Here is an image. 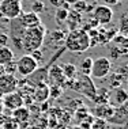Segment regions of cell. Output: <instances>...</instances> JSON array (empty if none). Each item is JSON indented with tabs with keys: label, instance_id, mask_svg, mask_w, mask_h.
I'll use <instances>...</instances> for the list:
<instances>
[{
	"label": "cell",
	"instance_id": "7402d4cb",
	"mask_svg": "<svg viewBox=\"0 0 128 129\" xmlns=\"http://www.w3.org/2000/svg\"><path fill=\"white\" fill-rule=\"evenodd\" d=\"M30 8H32V12H34V14L44 12V11H45V3L41 2V0H36V2L32 3Z\"/></svg>",
	"mask_w": 128,
	"mask_h": 129
},
{
	"label": "cell",
	"instance_id": "5b68a950",
	"mask_svg": "<svg viewBox=\"0 0 128 129\" xmlns=\"http://www.w3.org/2000/svg\"><path fill=\"white\" fill-rule=\"evenodd\" d=\"M110 69H112V62L108 57H98L93 60L91 64V71H90V76L94 79H104L109 76Z\"/></svg>",
	"mask_w": 128,
	"mask_h": 129
},
{
	"label": "cell",
	"instance_id": "9a60e30c",
	"mask_svg": "<svg viewBox=\"0 0 128 129\" xmlns=\"http://www.w3.org/2000/svg\"><path fill=\"white\" fill-rule=\"evenodd\" d=\"M30 110L27 109V107H19V109L14 110L12 111V120L15 121L16 124L19 125H27L30 122Z\"/></svg>",
	"mask_w": 128,
	"mask_h": 129
},
{
	"label": "cell",
	"instance_id": "cb8c5ba5",
	"mask_svg": "<svg viewBox=\"0 0 128 129\" xmlns=\"http://www.w3.org/2000/svg\"><path fill=\"white\" fill-rule=\"evenodd\" d=\"M128 19H127V14H123L121 15V19H120V27L117 30H120V34L125 36L127 34V30H128Z\"/></svg>",
	"mask_w": 128,
	"mask_h": 129
},
{
	"label": "cell",
	"instance_id": "d6a6232c",
	"mask_svg": "<svg viewBox=\"0 0 128 129\" xmlns=\"http://www.w3.org/2000/svg\"><path fill=\"white\" fill-rule=\"evenodd\" d=\"M68 129H81V126H70Z\"/></svg>",
	"mask_w": 128,
	"mask_h": 129
},
{
	"label": "cell",
	"instance_id": "484cf974",
	"mask_svg": "<svg viewBox=\"0 0 128 129\" xmlns=\"http://www.w3.org/2000/svg\"><path fill=\"white\" fill-rule=\"evenodd\" d=\"M87 4H89V3L86 2V0H76V2H75L72 6H74L75 11H78V12L82 14V12L86 11V7H87Z\"/></svg>",
	"mask_w": 128,
	"mask_h": 129
},
{
	"label": "cell",
	"instance_id": "4fadbf2b",
	"mask_svg": "<svg viewBox=\"0 0 128 129\" xmlns=\"http://www.w3.org/2000/svg\"><path fill=\"white\" fill-rule=\"evenodd\" d=\"M128 99L127 91L124 88H115L112 91V94L109 95V105H112L113 107L121 106V105H125Z\"/></svg>",
	"mask_w": 128,
	"mask_h": 129
},
{
	"label": "cell",
	"instance_id": "83f0119b",
	"mask_svg": "<svg viewBox=\"0 0 128 129\" xmlns=\"http://www.w3.org/2000/svg\"><path fill=\"white\" fill-rule=\"evenodd\" d=\"M30 56H32V57L34 58V60H36L37 62H40V61H42V53H41V50L40 49H37V50H34V52H32V53H30Z\"/></svg>",
	"mask_w": 128,
	"mask_h": 129
},
{
	"label": "cell",
	"instance_id": "ba28073f",
	"mask_svg": "<svg viewBox=\"0 0 128 129\" xmlns=\"http://www.w3.org/2000/svg\"><path fill=\"white\" fill-rule=\"evenodd\" d=\"M25 101H23V96L20 92H10V94H6L2 99V105H3V109H7V110H16L19 107L23 106Z\"/></svg>",
	"mask_w": 128,
	"mask_h": 129
},
{
	"label": "cell",
	"instance_id": "8992f818",
	"mask_svg": "<svg viewBox=\"0 0 128 129\" xmlns=\"http://www.w3.org/2000/svg\"><path fill=\"white\" fill-rule=\"evenodd\" d=\"M36 69H38V62L30 54H23L16 61V74H19L23 78H29L36 72Z\"/></svg>",
	"mask_w": 128,
	"mask_h": 129
},
{
	"label": "cell",
	"instance_id": "e575fe53",
	"mask_svg": "<svg viewBox=\"0 0 128 129\" xmlns=\"http://www.w3.org/2000/svg\"><path fill=\"white\" fill-rule=\"evenodd\" d=\"M0 2H2V0H0Z\"/></svg>",
	"mask_w": 128,
	"mask_h": 129
},
{
	"label": "cell",
	"instance_id": "7a4b0ae2",
	"mask_svg": "<svg viewBox=\"0 0 128 129\" xmlns=\"http://www.w3.org/2000/svg\"><path fill=\"white\" fill-rule=\"evenodd\" d=\"M64 49L70 50L72 53H82L90 49V37L87 31L82 29L71 30L65 36L64 40Z\"/></svg>",
	"mask_w": 128,
	"mask_h": 129
},
{
	"label": "cell",
	"instance_id": "2e32d148",
	"mask_svg": "<svg viewBox=\"0 0 128 129\" xmlns=\"http://www.w3.org/2000/svg\"><path fill=\"white\" fill-rule=\"evenodd\" d=\"M49 87H48L45 83H37L36 84V88L33 91V98L36 102H45L49 96Z\"/></svg>",
	"mask_w": 128,
	"mask_h": 129
},
{
	"label": "cell",
	"instance_id": "4316f807",
	"mask_svg": "<svg viewBox=\"0 0 128 129\" xmlns=\"http://www.w3.org/2000/svg\"><path fill=\"white\" fill-rule=\"evenodd\" d=\"M8 42H10L8 34H6L4 31L0 30V46H8Z\"/></svg>",
	"mask_w": 128,
	"mask_h": 129
},
{
	"label": "cell",
	"instance_id": "6da1fadb",
	"mask_svg": "<svg viewBox=\"0 0 128 129\" xmlns=\"http://www.w3.org/2000/svg\"><path fill=\"white\" fill-rule=\"evenodd\" d=\"M45 34L46 30L42 25L32 27V29H25L20 36V45H22V50L32 53V52L41 49L44 41H45Z\"/></svg>",
	"mask_w": 128,
	"mask_h": 129
},
{
	"label": "cell",
	"instance_id": "30bf717a",
	"mask_svg": "<svg viewBox=\"0 0 128 129\" xmlns=\"http://www.w3.org/2000/svg\"><path fill=\"white\" fill-rule=\"evenodd\" d=\"M46 78L50 82V87H61L67 82L60 65H52L49 69V74H46Z\"/></svg>",
	"mask_w": 128,
	"mask_h": 129
},
{
	"label": "cell",
	"instance_id": "4dcf8cb0",
	"mask_svg": "<svg viewBox=\"0 0 128 129\" xmlns=\"http://www.w3.org/2000/svg\"><path fill=\"white\" fill-rule=\"evenodd\" d=\"M49 2H50V4L53 6V7H56V8H59V7H61V6H63L64 0H49Z\"/></svg>",
	"mask_w": 128,
	"mask_h": 129
},
{
	"label": "cell",
	"instance_id": "1f68e13d",
	"mask_svg": "<svg viewBox=\"0 0 128 129\" xmlns=\"http://www.w3.org/2000/svg\"><path fill=\"white\" fill-rule=\"evenodd\" d=\"M75 2H76V0H64V3H67L68 6H72Z\"/></svg>",
	"mask_w": 128,
	"mask_h": 129
},
{
	"label": "cell",
	"instance_id": "7c38bea8",
	"mask_svg": "<svg viewBox=\"0 0 128 129\" xmlns=\"http://www.w3.org/2000/svg\"><path fill=\"white\" fill-rule=\"evenodd\" d=\"M127 117H128V110H127V103H125V105H121V106L115 107V111H113L112 117L108 120V122L113 125H125Z\"/></svg>",
	"mask_w": 128,
	"mask_h": 129
},
{
	"label": "cell",
	"instance_id": "52a82bcc",
	"mask_svg": "<svg viewBox=\"0 0 128 129\" xmlns=\"http://www.w3.org/2000/svg\"><path fill=\"white\" fill-rule=\"evenodd\" d=\"M93 18L98 22L99 26L108 25L113 19V10L108 6H104V4L95 6L94 10H93Z\"/></svg>",
	"mask_w": 128,
	"mask_h": 129
},
{
	"label": "cell",
	"instance_id": "44dd1931",
	"mask_svg": "<svg viewBox=\"0 0 128 129\" xmlns=\"http://www.w3.org/2000/svg\"><path fill=\"white\" fill-rule=\"evenodd\" d=\"M68 11H70V10H65V8H63V7H59V8L56 10V12H55V19H56V22L59 23V25H61V23L65 22Z\"/></svg>",
	"mask_w": 128,
	"mask_h": 129
},
{
	"label": "cell",
	"instance_id": "8fae6325",
	"mask_svg": "<svg viewBox=\"0 0 128 129\" xmlns=\"http://www.w3.org/2000/svg\"><path fill=\"white\" fill-rule=\"evenodd\" d=\"M18 20H19V25L23 29H32V27H37L41 25V19H40L38 14H34L32 11L20 14L18 16Z\"/></svg>",
	"mask_w": 128,
	"mask_h": 129
},
{
	"label": "cell",
	"instance_id": "f1b7e54d",
	"mask_svg": "<svg viewBox=\"0 0 128 129\" xmlns=\"http://www.w3.org/2000/svg\"><path fill=\"white\" fill-rule=\"evenodd\" d=\"M10 122H11V124H10V125H8V124H7V122H6L4 125H3V129H16V128H18V126H19V125H18V124H16V122H15V121H14V120H12V118H11V120H10Z\"/></svg>",
	"mask_w": 128,
	"mask_h": 129
},
{
	"label": "cell",
	"instance_id": "d4e9b609",
	"mask_svg": "<svg viewBox=\"0 0 128 129\" xmlns=\"http://www.w3.org/2000/svg\"><path fill=\"white\" fill-rule=\"evenodd\" d=\"M112 41H115L117 46H121V48H127V37L125 36H123V34H119L117 33L115 37H113V40Z\"/></svg>",
	"mask_w": 128,
	"mask_h": 129
},
{
	"label": "cell",
	"instance_id": "836d02e7",
	"mask_svg": "<svg viewBox=\"0 0 128 129\" xmlns=\"http://www.w3.org/2000/svg\"><path fill=\"white\" fill-rule=\"evenodd\" d=\"M3 111V105H2V102H0V113Z\"/></svg>",
	"mask_w": 128,
	"mask_h": 129
},
{
	"label": "cell",
	"instance_id": "ac0fdd59",
	"mask_svg": "<svg viewBox=\"0 0 128 129\" xmlns=\"http://www.w3.org/2000/svg\"><path fill=\"white\" fill-rule=\"evenodd\" d=\"M61 67V71H63V75L65 80H72L76 78L78 75V68L75 64H72V62H65V64L60 65Z\"/></svg>",
	"mask_w": 128,
	"mask_h": 129
},
{
	"label": "cell",
	"instance_id": "ffe728a7",
	"mask_svg": "<svg viewBox=\"0 0 128 129\" xmlns=\"http://www.w3.org/2000/svg\"><path fill=\"white\" fill-rule=\"evenodd\" d=\"M91 64H93V58L91 57H86L85 60H82L79 69H81L82 75H89L90 76V71H91Z\"/></svg>",
	"mask_w": 128,
	"mask_h": 129
},
{
	"label": "cell",
	"instance_id": "603a6c76",
	"mask_svg": "<svg viewBox=\"0 0 128 129\" xmlns=\"http://www.w3.org/2000/svg\"><path fill=\"white\" fill-rule=\"evenodd\" d=\"M3 71H4V74H10V75L16 74V61H10L6 65H3Z\"/></svg>",
	"mask_w": 128,
	"mask_h": 129
},
{
	"label": "cell",
	"instance_id": "277c9868",
	"mask_svg": "<svg viewBox=\"0 0 128 129\" xmlns=\"http://www.w3.org/2000/svg\"><path fill=\"white\" fill-rule=\"evenodd\" d=\"M22 14L20 0H2L0 2V18L7 20L16 19Z\"/></svg>",
	"mask_w": 128,
	"mask_h": 129
},
{
	"label": "cell",
	"instance_id": "9c48e42d",
	"mask_svg": "<svg viewBox=\"0 0 128 129\" xmlns=\"http://www.w3.org/2000/svg\"><path fill=\"white\" fill-rule=\"evenodd\" d=\"M18 86H19V80L16 79L15 75H10V74L0 75V94L2 95L16 91Z\"/></svg>",
	"mask_w": 128,
	"mask_h": 129
},
{
	"label": "cell",
	"instance_id": "f546056e",
	"mask_svg": "<svg viewBox=\"0 0 128 129\" xmlns=\"http://www.w3.org/2000/svg\"><path fill=\"white\" fill-rule=\"evenodd\" d=\"M104 2V6H108V7H110L112 8L113 6H117L120 3V0H102Z\"/></svg>",
	"mask_w": 128,
	"mask_h": 129
},
{
	"label": "cell",
	"instance_id": "d6986e66",
	"mask_svg": "<svg viewBox=\"0 0 128 129\" xmlns=\"http://www.w3.org/2000/svg\"><path fill=\"white\" fill-rule=\"evenodd\" d=\"M14 61V52L10 46H0V65Z\"/></svg>",
	"mask_w": 128,
	"mask_h": 129
},
{
	"label": "cell",
	"instance_id": "e0dca14e",
	"mask_svg": "<svg viewBox=\"0 0 128 129\" xmlns=\"http://www.w3.org/2000/svg\"><path fill=\"white\" fill-rule=\"evenodd\" d=\"M64 23H67L70 31L75 30V29H79V25L82 23V14L75 11V10H71V11H68L67 19H65Z\"/></svg>",
	"mask_w": 128,
	"mask_h": 129
},
{
	"label": "cell",
	"instance_id": "5bb4252c",
	"mask_svg": "<svg viewBox=\"0 0 128 129\" xmlns=\"http://www.w3.org/2000/svg\"><path fill=\"white\" fill-rule=\"evenodd\" d=\"M113 111H115V107H113L112 105H109V103H102V105H98V106H97L95 109L93 110V113H94V116L98 118V120L108 121L109 118L112 117Z\"/></svg>",
	"mask_w": 128,
	"mask_h": 129
},
{
	"label": "cell",
	"instance_id": "3957f363",
	"mask_svg": "<svg viewBox=\"0 0 128 129\" xmlns=\"http://www.w3.org/2000/svg\"><path fill=\"white\" fill-rule=\"evenodd\" d=\"M74 80V86H70L71 88L76 90L78 92L83 94L87 98L94 99L95 94H97V88L93 84V80L89 75H76V78L72 79Z\"/></svg>",
	"mask_w": 128,
	"mask_h": 129
}]
</instances>
